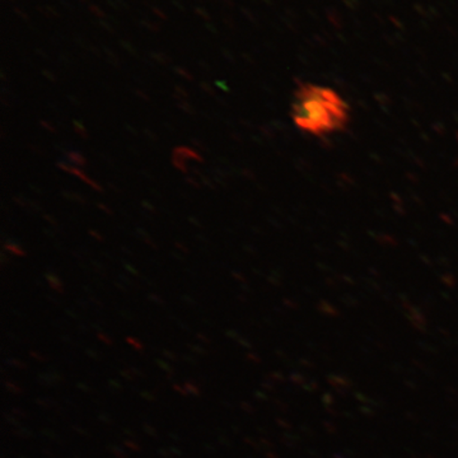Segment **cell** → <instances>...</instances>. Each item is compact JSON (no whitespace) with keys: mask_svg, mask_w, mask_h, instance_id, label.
I'll list each match as a JSON object with an SVG mask.
<instances>
[{"mask_svg":"<svg viewBox=\"0 0 458 458\" xmlns=\"http://www.w3.org/2000/svg\"><path fill=\"white\" fill-rule=\"evenodd\" d=\"M292 116L301 131L315 137H327L346 128L351 110L335 90L306 83L295 90Z\"/></svg>","mask_w":458,"mask_h":458,"instance_id":"1","label":"cell"},{"mask_svg":"<svg viewBox=\"0 0 458 458\" xmlns=\"http://www.w3.org/2000/svg\"><path fill=\"white\" fill-rule=\"evenodd\" d=\"M89 8L90 13H92L93 16L99 18V20H104V18H106V13H105L101 8L98 7V5L90 4Z\"/></svg>","mask_w":458,"mask_h":458,"instance_id":"2","label":"cell"},{"mask_svg":"<svg viewBox=\"0 0 458 458\" xmlns=\"http://www.w3.org/2000/svg\"><path fill=\"white\" fill-rule=\"evenodd\" d=\"M38 9H40L41 13H44L45 16H47V17H49V18H59L60 17V13H59V12H56V9L50 8V7H47V8L38 7Z\"/></svg>","mask_w":458,"mask_h":458,"instance_id":"3","label":"cell"},{"mask_svg":"<svg viewBox=\"0 0 458 458\" xmlns=\"http://www.w3.org/2000/svg\"><path fill=\"white\" fill-rule=\"evenodd\" d=\"M195 13H197V16L200 17L201 20L204 21H210L212 20V17H210V14L208 13L207 11L203 8H195Z\"/></svg>","mask_w":458,"mask_h":458,"instance_id":"4","label":"cell"},{"mask_svg":"<svg viewBox=\"0 0 458 458\" xmlns=\"http://www.w3.org/2000/svg\"><path fill=\"white\" fill-rule=\"evenodd\" d=\"M153 13H155L156 16L159 18V20L168 21L167 14H165V12L161 11L159 8H153Z\"/></svg>","mask_w":458,"mask_h":458,"instance_id":"5","label":"cell"},{"mask_svg":"<svg viewBox=\"0 0 458 458\" xmlns=\"http://www.w3.org/2000/svg\"><path fill=\"white\" fill-rule=\"evenodd\" d=\"M141 25L148 27V29L149 30H155V31H159V30H161V27L156 25L155 22H146V21H143V22H141Z\"/></svg>","mask_w":458,"mask_h":458,"instance_id":"6","label":"cell"},{"mask_svg":"<svg viewBox=\"0 0 458 458\" xmlns=\"http://www.w3.org/2000/svg\"><path fill=\"white\" fill-rule=\"evenodd\" d=\"M14 12L22 18L23 21H29V16L25 13V12H22V9L14 8Z\"/></svg>","mask_w":458,"mask_h":458,"instance_id":"7","label":"cell"},{"mask_svg":"<svg viewBox=\"0 0 458 458\" xmlns=\"http://www.w3.org/2000/svg\"><path fill=\"white\" fill-rule=\"evenodd\" d=\"M223 21H225V22L227 23L229 27H234L233 20H232L231 17L225 16L223 17Z\"/></svg>","mask_w":458,"mask_h":458,"instance_id":"8","label":"cell"},{"mask_svg":"<svg viewBox=\"0 0 458 458\" xmlns=\"http://www.w3.org/2000/svg\"><path fill=\"white\" fill-rule=\"evenodd\" d=\"M172 4L176 5V7L179 8L181 12L185 11V7H183L182 4H180V3L177 2V0H172Z\"/></svg>","mask_w":458,"mask_h":458,"instance_id":"9","label":"cell"},{"mask_svg":"<svg viewBox=\"0 0 458 458\" xmlns=\"http://www.w3.org/2000/svg\"><path fill=\"white\" fill-rule=\"evenodd\" d=\"M223 3H225V4L227 5L228 8L234 7V0H223Z\"/></svg>","mask_w":458,"mask_h":458,"instance_id":"10","label":"cell"},{"mask_svg":"<svg viewBox=\"0 0 458 458\" xmlns=\"http://www.w3.org/2000/svg\"><path fill=\"white\" fill-rule=\"evenodd\" d=\"M101 26H104V27H105V29L108 30V31H110V32H114V29H113V27L108 26V25H107V23H106V22H105V21H102V20H101Z\"/></svg>","mask_w":458,"mask_h":458,"instance_id":"11","label":"cell"},{"mask_svg":"<svg viewBox=\"0 0 458 458\" xmlns=\"http://www.w3.org/2000/svg\"><path fill=\"white\" fill-rule=\"evenodd\" d=\"M81 2L87 3V0H81Z\"/></svg>","mask_w":458,"mask_h":458,"instance_id":"12","label":"cell"}]
</instances>
